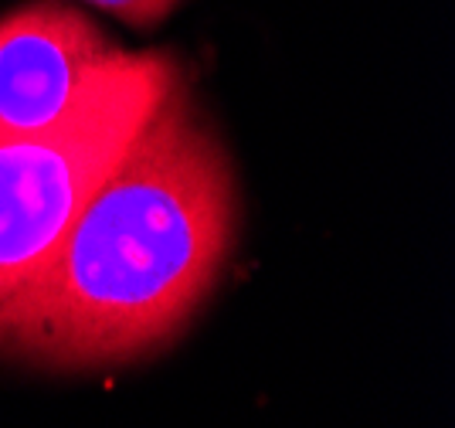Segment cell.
I'll return each instance as SVG.
<instances>
[{
	"label": "cell",
	"mask_w": 455,
	"mask_h": 428,
	"mask_svg": "<svg viewBox=\"0 0 455 428\" xmlns=\"http://www.w3.org/2000/svg\"><path fill=\"white\" fill-rule=\"evenodd\" d=\"M177 75L180 69L171 55L126 52L61 123L35 133L0 130V303L52 259Z\"/></svg>",
	"instance_id": "cell-2"
},
{
	"label": "cell",
	"mask_w": 455,
	"mask_h": 428,
	"mask_svg": "<svg viewBox=\"0 0 455 428\" xmlns=\"http://www.w3.org/2000/svg\"><path fill=\"white\" fill-rule=\"evenodd\" d=\"M235 218L228 153L177 75L52 259L0 303V354L99 367L164 347L214 289Z\"/></svg>",
	"instance_id": "cell-1"
},
{
	"label": "cell",
	"mask_w": 455,
	"mask_h": 428,
	"mask_svg": "<svg viewBox=\"0 0 455 428\" xmlns=\"http://www.w3.org/2000/svg\"><path fill=\"white\" fill-rule=\"evenodd\" d=\"M82 4H95L130 28H153L167 18L180 0H82Z\"/></svg>",
	"instance_id": "cell-4"
},
{
	"label": "cell",
	"mask_w": 455,
	"mask_h": 428,
	"mask_svg": "<svg viewBox=\"0 0 455 428\" xmlns=\"http://www.w3.org/2000/svg\"><path fill=\"white\" fill-rule=\"evenodd\" d=\"M126 58L82 11L35 0L0 20V130L61 123Z\"/></svg>",
	"instance_id": "cell-3"
}]
</instances>
